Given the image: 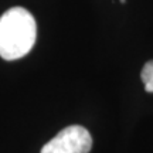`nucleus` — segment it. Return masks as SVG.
I'll list each match as a JSON object with an SVG mask.
<instances>
[{
  "label": "nucleus",
  "instance_id": "3",
  "mask_svg": "<svg viewBox=\"0 0 153 153\" xmlns=\"http://www.w3.org/2000/svg\"><path fill=\"white\" fill-rule=\"evenodd\" d=\"M140 78H142V82L145 84V89L148 92H153V60L148 61L143 65Z\"/></svg>",
  "mask_w": 153,
  "mask_h": 153
},
{
  "label": "nucleus",
  "instance_id": "2",
  "mask_svg": "<svg viewBox=\"0 0 153 153\" xmlns=\"http://www.w3.org/2000/svg\"><path fill=\"white\" fill-rule=\"evenodd\" d=\"M92 137L79 125H71L58 132L41 149V153H89Z\"/></svg>",
  "mask_w": 153,
  "mask_h": 153
},
{
  "label": "nucleus",
  "instance_id": "1",
  "mask_svg": "<svg viewBox=\"0 0 153 153\" xmlns=\"http://www.w3.org/2000/svg\"><path fill=\"white\" fill-rule=\"evenodd\" d=\"M37 38V23L24 7H11L0 16V57L13 61L27 55Z\"/></svg>",
  "mask_w": 153,
  "mask_h": 153
}]
</instances>
